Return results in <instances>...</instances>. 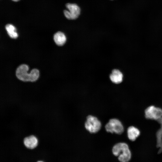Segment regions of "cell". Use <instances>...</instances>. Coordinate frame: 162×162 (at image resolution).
Returning <instances> with one entry per match:
<instances>
[{
    "mask_svg": "<svg viewBox=\"0 0 162 162\" xmlns=\"http://www.w3.org/2000/svg\"><path fill=\"white\" fill-rule=\"evenodd\" d=\"M68 10H64V13L66 17L69 20H75L79 16L80 9L76 4L67 3L66 5Z\"/></svg>",
    "mask_w": 162,
    "mask_h": 162,
    "instance_id": "8992f818",
    "label": "cell"
},
{
    "mask_svg": "<svg viewBox=\"0 0 162 162\" xmlns=\"http://www.w3.org/2000/svg\"><path fill=\"white\" fill-rule=\"evenodd\" d=\"M105 128L107 132L121 134L124 131V126L120 120L114 118L110 119L106 124Z\"/></svg>",
    "mask_w": 162,
    "mask_h": 162,
    "instance_id": "277c9868",
    "label": "cell"
},
{
    "mask_svg": "<svg viewBox=\"0 0 162 162\" xmlns=\"http://www.w3.org/2000/svg\"><path fill=\"white\" fill-rule=\"evenodd\" d=\"M54 40L56 44L59 46L63 45L66 40V38L63 32H58L54 35Z\"/></svg>",
    "mask_w": 162,
    "mask_h": 162,
    "instance_id": "8fae6325",
    "label": "cell"
},
{
    "mask_svg": "<svg viewBox=\"0 0 162 162\" xmlns=\"http://www.w3.org/2000/svg\"><path fill=\"white\" fill-rule=\"evenodd\" d=\"M28 66L25 64L20 65L17 68L16 74L17 78L20 80L25 82H34L37 80L39 76V70L33 69L29 73H28Z\"/></svg>",
    "mask_w": 162,
    "mask_h": 162,
    "instance_id": "6da1fadb",
    "label": "cell"
},
{
    "mask_svg": "<svg viewBox=\"0 0 162 162\" xmlns=\"http://www.w3.org/2000/svg\"><path fill=\"white\" fill-rule=\"evenodd\" d=\"M140 132L136 127L131 126L128 127L127 130V136L129 140L134 141L139 136Z\"/></svg>",
    "mask_w": 162,
    "mask_h": 162,
    "instance_id": "ba28073f",
    "label": "cell"
},
{
    "mask_svg": "<svg viewBox=\"0 0 162 162\" xmlns=\"http://www.w3.org/2000/svg\"><path fill=\"white\" fill-rule=\"evenodd\" d=\"M5 29L9 36L12 38H16L18 37V34L16 32L15 27L11 24H7L5 27Z\"/></svg>",
    "mask_w": 162,
    "mask_h": 162,
    "instance_id": "7c38bea8",
    "label": "cell"
},
{
    "mask_svg": "<svg viewBox=\"0 0 162 162\" xmlns=\"http://www.w3.org/2000/svg\"><path fill=\"white\" fill-rule=\"evenodd\" d=\"M160 124V128L156 133L157 147L159 148L158 153L162 152V118L157 121Z\"/></svg>",
    "mask_w": 162,
    "mask_h": 162,
    "instance_id": "52a82bcc",
    "label": "cell"
},
{
    "mask_svg": "<svg viewBox=\"0 0 162 162\" xmlns=\"http://www.w3.org/2000/svg\"><path fill=\"white\" fill-rule=\"evenodd\" d=\"M23 142L25 146L29 149H33L36 147L38 143L37 138L34 135H30L25 138Z\"/></svg>",
    "mask_w": 162,
    "mask_h": 162,
    "instance_id": "9c48e42d",
    "label": "cell"
},
{
    "mask_svg": "<svg viewBox=\"0 0 162 162\" xmlns=\"http://www.w3.org/2000/svg\"><path fill=\"white\" fill-rule=\"evenodd\" d=\"M123 75L122 73L119 70L114 69L110 76L111 80L115 84H119L123 80Z\"/></svg>",
    "mask_w": 162,
    "mask_h": 162,
    "instance_id": "30bf717a",
    "label": "cell"
},
{
    "mask_svg": "<svg viewBox=\"0 0 162 162\" xmlns=\"http://www.w3.org/2000/svg\"><path fill=\"white\" fill-rule=\"evenodd\" d=\"M112 152L115 156H118L121 162H128L131 158V153L128 145L124 142L116 144L112 148Z\"/></svg>",
    "mask_w": 162,
    "mask_h": 162,
    "instance_id": "7a4b0ae2",
    "label": "cell"
},
{
    "mask_svg": "<svg viewBox=\"0 0 162 162\" xmlns=\"http://www.w3.org/2000/svg\"><path fill=\"white\" fill-rule=\"evenodd\" d=\"M146 118L157 121L162 118V109L151 105L147 107L144 111Z\"/></svg>",
    "mask_w": 162,
    "mask_h": 162,
    "instance_id": "5b68a950",
    "label": "cell"
},
{
    "mask_svg": "<svg viewBox=\"0 0 162 162\" xmlns=\"http://www.w3.org/2000/svg\"><path fill=\"white\" fill-rule=\"evenodd\" d=\"M38 162H43L41 161H38Z\"/></svg>",
    "mask_w": 162,
    "mask_h": 162,
    "instance_id": "5bb4252c",
    "label": "cell"
},
{
    "mask_svg": "<svg viewBox=\"0 0 162 162\" xmlns=\"http://www.w3.org/2000/svg\"><path fill=\"white\" fill-rule=\"evenodd\" d=\"M14 1V2H17L19 1L20 0H12Z\"/></svg>",
    "mask_w": 162,
    "mask_h": 162,
    "instance_id": "4fadbf2b",
    "label": "cell"
},
{
    "mask_svg": "<svg viewBox=\"0 0 162 162\" xmlns=\"http://www.w3.org/2000/svg\"><path fill=\"white\" fill-rule=\"evenodd\" d=\"M101 123L99 120L96 116L89 115L86 117L84 126L86 129L91 134L98 132L101 127Z\"/></svg>",
    "mask_w": 162,
    "mask_h": 162,
    "instance_id": "3957f363",
    "label": "cell"
}]
</instances>
